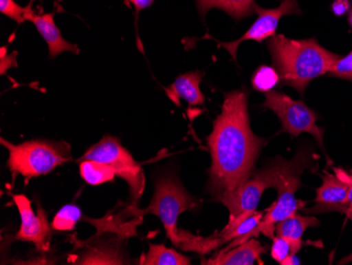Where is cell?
<instances>
[{"instance_id":"6da1fadb","label":"cell","mask_w":352,"mask_h":265,"mask_svg":"<svg viewBox=\"0 0 352 265\" xmlns=\"http://www.w3.org/2000/svg\"><path fill=\"white\" fill-rule=\"evenodd\" d=\"M248 91L243 88L225 94L221 112L208 138L212 164L208 189L219 199L234 191L250 179L266 138H258L250 127Z\"/></svg>"},{"instance_id":"7a4b0ae2","label":"cell","mask_w":352,"mask_h":265,"mask_svg":"<svg viewBox=\"0 0 352 265\" xmlns=\"http://www.w3.org/2000/svg\"><path fill=\"white\" fill-rule=\"evenodd\" d=\"M267 47L280 83L300 94L316 77L328 74L341 57L322 47L316 39H290L278 34L268 39Z\"/></svg>"},{"instance_id":"3957f363","label":"cell","mask_w":352,"mask_h":265,"mask_svg":"<svg viewBox=\"0 0 352 265\" xmlns=\"http://www.w3.org/2000/svg\"><path fill=\"white\" fill-rule=\"evenodd\" d=\"M197 205V200L191 197L183 185L174 178H162L156 182L155 193L148 209L142 211V215L152 213L163 222L166 233L172 244L184 251L207 254L213 251L211 237L193 236L185 231H179L177 220L179 215Z\"/></svg>"},{"instance_id":"277c9868","label":"cell","mask_w":352,"mask_h":265,"mask_svg":"<svg viewBox=\"0 0 352 265\" xmlns=\"http://www.w3.org/2000/svg\"><path fill=\"white\" fill-rule=\"evenodd\" d=\"M1 144L9 150L8 167L14 179L17 175L27 180L47 175L72 159L70 145L66 142L36 140L14 145L1 138Z\"/></svg>"},{"instance_id":"5b68a950","label":"cell","mask_w":352,"mask_h":265,"mask_svg":"<svg viewBox=\"0 0 352 265\" xmlns=\"http://www.w3.org/2000/svg\"><path fill=\"white\" fill-rule=\"evenodd\" d=\"M307 165L308 160L302 153H298L292 161H284L278 158V171L274 187L278 191V197L274 204L265 211L266 213L261 222L260 226L265 236L274 239L276 223L296 215L305 204V202L296 199V193L302 187L298 175Z\"/></svg>"},{"instance_id":"8992f818","label":"cell","mask_w":352,"mask_h":265,"mask_svg":"<svg viewBox=\"0 0 352 265\" xmlns=\"http://www.w3.org/2000/svg\"><path fill=\"white\" fill-rule=\"evenodd\" d=\"M86 160H93L110 166L116 171V176L129 185L132 201L138 202L140 199L145 189L144 170L116 138L104 136L102 141L91 147L79 161Z\"/></svg>"},{"instance_id":"52a82bcc","label":"cell","mask_w":352,"mask_h":265,"mask_svg":"<svg viewBox=\"0 0 352 265\" xmlns=\"http://www.w3.org/2000/svg\"><path fill=\"white\" fill-rule=\"evenodd\" d=\"M266 100L262 108L269 109L280 118L282 131L298 136L307 132L314 136L324 150V129L316 124L318 114L302 100H296L280 91L271 90L265 93Z\"/></svg>"},{"instance_id":"ba28073f","label":"cell","mask_w":352,"mask_h":265,"mask_svg":"<svg viewBox=\"0 0 352 265\" xmlns=\"http://www.w3.org/2000/svg\"><path fill=\"white\" fill-rule=\"evenodd\" d=\"M278 171V158L268 167L255 173L234 191L221 195L217 201L228 209L230 218L239 217L245 213L256 211L265 189L276 187Z\"/></svg>"},{"instance_id":"9c48e42d","label":"cell","mask_w":352,"mask_h":265,"mask_svg":"<svg viewBox=\"0 0 352 265\" xmlns=\"http://www.w3.org/2000/svg\"><path fill=\"white\" fill-rule=\"evenodd\" d=\"M255 13L258 14V19H255L248 31L236 41L221 43V41L213 39L210 35L204 36L201 39H210L217 41L219 47H223L229 51L233 61H236L237 48L243 41H254L261 43L266 41L267 39L276 36L278 23L283 17L285 15H300L302 11L298 7V0H282L280 5L274 9H264V8L256 5Z\"/></svg>"},{"instance_id":"30bf717a","label":"cell","mask_w":352,"mask_h":265,"mask_svg":"<svg viewBox=\"0 0 352 265\" xmlns=\"http://www.w3.org/2000/svg\"><path fill=\"white\" fill-rule=\"evenodd\" d=\"M12 198L21 218V229L15 235V240L31 242L39 251H47L50 248L52 231L41 205H37V213H34L31 201L25 195H12Z\"/></svg>"},{"instance_id":"8fae6325","label":"cell","mask_w":352,"mask_h":265,"mask_svg":"<svg viewBox=\"0 0 352 265\" xmlns=\"http://www.w3.org/2000/svg\"><path fill=\"white\" fill-rule=\"evenodd\" d=\"M264 215L263 211H255L243 213L239 217L229 218L228 224L217 233L221 244L231 241L229 246L225 247L223 251H228L233 247L239 246L251 238H258L262 233L260 224Z\"/></svg>"},{"instance_id":"7c38bea8","label":"cell","mask_w":352,"mask_h":265,"mask_svg":"<svg viewBox=\"0 0 352 265\" xmlns=\"http://www.w3.org/2000/svg\"><path fill=\"white\" fill-rule=\"evenodd\" d=\"M323 184L316 189V198L314 200L318 204L310 209H304L307 213H325V211H347L348 186L342 182L337 176L325 171L322 177Z\"/></svg>"},{"instance_id":"4fadbf2b","label":"cell","mask_w":352,"mask_h":265,"mask_svg":"<svg viewBox=\"0 0 352 265\" xmlns=\"http://www.w3.org/2000/svg\"><path fill=\"white\" fill-rule=\"evenodd\" d=\"M25 21L34 23L39 34L43 36V39L47 43L51 59L61 54L63 52H66V51L78 54V47L69 43L61 36L60 30L57 28L54 23V13L38 15L32 9V3H29L27 6Z\"/></svg>"},{"instance_id":"5bb4252c","label":"cell","mask_w":352,"mask_h":265,"mask_svg":"<svg viewBox=\"0 0 352 265\" xmlns=\"http://www.w3.org/2000/svg\"><path fill=\"white\" fill-rule=\"evenodd\" d=\"M266 253V247L263 246L260 241L251 238L239 246L233 247L228 251H221L212 258L204 261L203 264L252 265L255 261H260V264H263L261 257Z\"/></svg>"},{"instance_id":"9a60e30c","label":"cell","mask_w":352,"mask_h":265,"mask_svg":"<svg viewBox=\"0 0 352 265\" xmlns=\"http://www.w3.org/2000/svg\"><path fill=\"white\" fill-rule=\"evenodd\" d=\"M204 72L193 71L179 75L173 84L166 88L168 98L179 106L182 98L190 106H204L205 96L199 88L203 81Z\"/></svg>"},{"instance_id":"2e32d148","label":"cell","mask_w":352,"mask_h":265,"mask_svg":"<svg viewBox=\"0 0 352 265\" xmlns=\"http://www.w3.org/2000/svg\"><path fill=\"white\" fill-rule=\"evenodd\" d=\"M318 225L320 222L316 217H311V215L304 217L296 213V215L276 223V236L282 237L289 243L292 255H296L304 245L302 238L306 229L308 227H316Z\"/></svg>"},{"instance_id":"e0dca14e","label":"cell","mask_w":352,"mask_h":265,"mask_svg":"<svg viewBox=\"0 0 352 265\" xmlns=\"http://www.w3.org/2000/svg\"><path fill=\"white\" fill-rule=\"evenodd\" d=\"M140 213H142V211L136 209L135 205H133V206L126 207L124 211H120L118 215L109 213L100 220H89V222L92 223L98 229V235L110 231V233H116L120 238H126V237L135 235L136 225L140 224V221L142 220V219H135L130 221L129 218Z\"/></svg>"},{"instance_id":"ac0fdd59","label":"cell","mask_w":352,"mask_h":265,"mask_svg":"<svg viewBox=\"0 0 352 265\" xmlns=\"http://www.w3.org/2000/svg\"><path fill=\"white\" fill-rule=\"evenodd\" d=\"M197 7L203 19L209 10L217 8L226 12L233 19L241 21L252 17L256 3L255 0H197Z\"/></svg>"},{"instance_id":"d6986e66","label":"cell","mask_w":352,"mask_h":265,"mask_svg":"<svg viewBox=\"0 0 352 265\" xmlns=\"http://www.w3.org/2000/svg\"><path fill=\"white\" fill-rule=\"evenodd\" d=\"M142 265H189L191 259L179 254L175 249L167 248L163 244H150L149 252L140 257Z\"/></svg>"},{"instance_id":"ffe728a7","label":"cell","mask_w":352,"mask_h":265,"mask_svg":"<svg viewBox=\"0 0 352 265\" xmlns=\"http://www.w3.org/2000/svg\"><path fill=\"white\" fill-rule=\"evenodd\" d=\"M79 171L82 179L93 186L112 182L116 176V171L110 166L93 160L82 161L79 166Z\"/></svg>"},{"instance_id":"44dd1931","label":"cell","mask_w":352,"mask_h":265,"mask_svg":"<svg viewBox=\"0 0 352 265\" xmlns=\"http://www.w3.org/2000/svg\"><path fill=\"white\" fill-rule=\"evenodd\" d=\"M84 255L82 258L73 261L74 264H124V260L118 256V249L106 245L88 246Z\"/></svg>"},{"instance_id":"7402d4cb","label":"cell","mask_w":352,"mask_h":265,"mask_svg":"<svg viewBox=\"0 0 352 265\" xmlns=\"http://www.w3.org/2000/svg\"><path fill=\"white\" fill-rule=\"evenodd\" d=\"M280 74L274 66H261L253 72L251 85L254 90L267 93L280 83Z\"/></svg>"},{"instance_id":"603a6c76","label":"cell","mask_w":352,"mask_h":265,"mask_svg":"<svg viewBox=\"0 0 352 265\" xmlns=\"http://www.w3.org/2000/svg\"><path fill=\"white\" fill-rule=\"evenodd\" d=\"M82 218V213L79 207L74 204L66 205L55 215L52 222L53 229L61 231H72Z\"/></svg>"},{"instance_id":"cb8c5ba5","label":"cell","mask_w":352,"mask_h":265,"mask_svg":"<svg viewBox=\"0 0 352 265\" xmlns=\"http://www.w3.org/2000/svg\"><path fill=\"white\" fill-rule=\"evenodd\" d=\"M328 75L352 82V50L346 56L340 57L330 69Z\"/></svg>"},{"instance_id":"d4e9b609","label":"cell","mask_w":352,"mask_h":265,"mask_svg":"<svg viewBox=\"0 0 352 265\" xmlns=\"http://www.w3.org/2000/svg\"><path fill=\"white\" fill-rule=\"evenodd\" d=\"M0 12L17 23H23L27 21H25L27 7H21L14 0H0Z\"/></svg>"},{"instance_id":"484cf974","label":"cell","mask_w":352,"mask_h":265,"mask_svg":"<svg viewBox=\"0 0 352 265\" xmlns=\"http://www.w3.org/2000/svg\"><path fill=\"white\" fill-rule=\"evenodd\" d=\"M272 240H274V243L271 246V257L280 264L287 257L292 254V248H290L289 243L287 242L282 237H274Z\"/></svg>"},{"instance_id":"4316f807","label":"cell","mask_w":352,"mask_h":265,"mask_svg":"<svg viewBox=\"0 0 352 265\" xmlns=\"http://www.w3.org/2000/svg\"><path fill=\"white\" fill-rule=\"evenodd\" d=\"M333 173L348 186L347 211H352V173H348L343 168L333 167ZM346 211V213H347ZM345 213V215H346Z\"/></svg>"},{"instance_id":"83f0119b","label":"cell","mask_w":352,"mask_h":265,"mask_svg":"<svg viewBox=\"0 0 352 265\" xmlns=\"http://www.w3.org/2000/svg\"><path fill=\"white\" fill-rule=\"evenodd\" d=\"M352 9L351 0H334L331 5L332 13L336 17H342L349 13Z\"/></svg>"},{"instance_id":"f1b7e54d","label":"cell","mask_w":352,"mask_h":265,"mask_svg":"<svg viewBox=\"0 0 352 265\" xmlns=\"http://www.w3.org/2000/svg\"><path fill=\"white\" fill-rule=\"evenodd\" d=\"M126 1L133 5L136 10V14L140 13L142 10L151 7L154 3V0H126Z\"/></svg>"},{"instance_id":"f546056e","label":"cell","mask_w":352,"mask_h":265,"mask_svg":"<svg viewBox=\"0 0 352 265\" xmlns=\"http://www.w3.org/2000/svg\"><path fill=\"white\" fill-rule=\"evenodd\" d=\"M282 265H298L300 264V259L296 256V255L290 254L289 256L287 257L282 263Z\"/></svg>"},{"instance_id":"4dcf8cb0","label":"cell","mask_w":352,"mask_h":265,"mask_svg":"<svg viewBox=\"0 0 352 265\" xmlns=\"http://www.w3.org/2000/svg\"><path fill=\"white\" fill-rule=\"evenodd\" d=\"M346 215H347L350 220L352 221V211H347V213H346ZM350 262H352V253L351 254L348 255L347 257H345V258L342 259V260L340 261L339 264H347V263Z\"/></svg>"},{"instance_id":"1f68e13d","label":"cell","mask_w":352,"mask_h":265,"mask_svg":"<svg viewBox=\"0 0 352 265\" xmlns=\"http://www.w3.org/2000/svg\"><path fill=\"white\" fill-rule=\"evenodd\" d=\"M348 23H349L350 27L352 28V9L348 13Z\"/></svg>"},{"instance_id":"d6a6232c","label":"cell","mask_w":352,"mask_h":265,"mask_svg":"<svg viewBox=\"0 0 352 265\" xmlns=\"http://www.w3.org/2000/svg\"><path fill=\"white\" fill-rule=\"evenodd\" d=\"M35 0H31V1H30V3H34Z\"/></svg>"}]
</instances>
